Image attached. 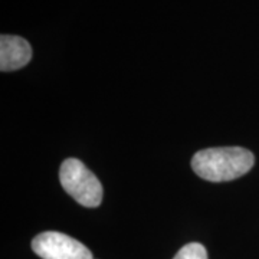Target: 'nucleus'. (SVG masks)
Returning a JSON list of instances; mask_svg holds the SVG:
<instances>
[{"label": "nucleus", "mask_w": 259, "mask_h": 259, "mask_svg": "<svg viewBox=\"0 0 259 259\" xmlns=\"http://www.w3.org/2000/svg\"><path fill=\"white\" fill-rule=\"evenodd\" d=\"M32 250L42 259H94L83 243L61 232H42L32 241Z\"/></svg>", "instance_id": "7ed1b4c3"}, {"label": "nucleus", "mask_w": 259, "mask_h": 259, "mask_svg": "<svg viewBox=\"0 0 259 259\" xmlns=\"http://www.w3.org/2000/svg\"><path fill=\"white\" fill-rule=\"evenodd\" d=\"M255 157L242 147H214L197 151L192 158V168L207 182H231L246 175L253 167Z\"/></svg>", "instance_id": "f257e3e1"}, {"label": "nucleus", "mask_w": 259, "mask_h": 259, "mask_svg": "<svg viewBox=\"0 0 259 259\" xmlns=\"http://www.w3.org/2000/svg\"><path fill=\"white\" fill-rule=\"evenodd\" d=\"M32 48L26 39L13 35H2L0 37V71H16L30 62Z\"/></svg>", "instance_id": "20e7f679"}, {"label": "nucleus", "mask_w": 259, "mask_h": 259, "mask_svg": "<svg viewBox=\"0 0 259 259\" xmlns=\"http://www.w3.org/2000/svg\"><path fill=\"white\" fill-rule=\"evenodd\" d=\"M173 259H207V250L202 243L192 242L179 250Z\"/></svg>", "instance_id": "39448f33"}, {"label": "nucleus", "mask_w": 259, "mask_h": 259, "mask_svg": "<svg viewBox=\"0 0 259 259\" xmlns=\"http://www.w3.org/2000/svg\"><path fill=\"white\" fill-rule=\"evenodd\" d=\"M59 180L65 192L81 206L98 207L101 204V182L81 160L66 158L61 164Z\"/></svg>", "instance_id": "f03ea898"}]
</instances>
